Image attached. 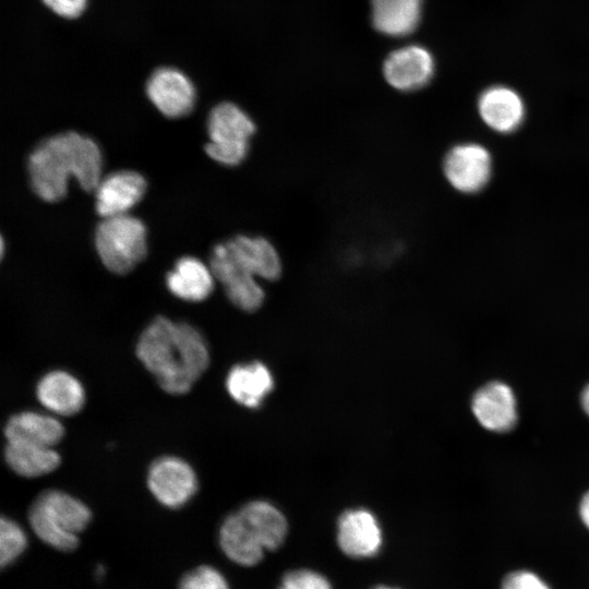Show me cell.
Here are the masks:
<instances>
[{
	"mask_svg": "<svg viewBox=\"0 0 589 589\" xmlns=\"http://www.w3.org/2000/svg\"><path fill=\"white\" fill-rule=\"evenodd\" d=\"M136 354L169 394L188 393L209 364L205 339L193 326L156 317L140 336Z\"/></svg>",
	"mask_w": 589,
	"mask_h": 589,
	"instance_id": "1",
	"label": "cell"
},
{
	"mask_svg": "<svg viewBox=\"0 0 589 589\" xmlns=\"http://www.w3.org/2000/svg\"><path fill=\"white\" fill-rule=\"evenodd\" d=\"M27 169L37 196L58 202L67 195L70 177L85 192H95L103 178V157L94 140L68 131L40 142L28 156Z\"/></svg>",
	"mask_w": 589,
	"mask_h": 589,
	"instance_id": "2",
	"label": "cell"
},
{
	"mask_svg": "<svg viewBox=\"0 0 589 589\" xmlns=\"http://www.w3.org/2000/svg\"><path fill=\"white\" fill-rule=\"evenodd\" d=\"M286 534L285 516L268 502L253 501L224 520L219 543L231 561L253 566L266 551L279 548Z\"/></svg>",
	"mask_w": 589,
	"mask_h": 589,
	"instance_id": "3",
	"label": "cell"
},
{
	"mask_svg": "<svg viewBox=\"0 0 589 589\" xmlns=\"http://www.w3.org/2000/svg\"><path fill=\"white\" fill-rule=\"evenodd\" d=\"M91 517L85 504L59 490L40 493L28 510V521L35 534L63 552L77 546V536L86 528Z\"/></svg>",
	"mask_w": 589,
	"mask_h": 589,
	"instance_id": "4",
	"label": "cell"
},
{
	"mask_svg": "<svg viewBox=\"0 0 589 589\" xmlns=\"http://www.w3.org/2000/svg\"><path fill=\"white\" fill-rule=\"evenodd\" d=\"M95 247L107 269L124 275L146 256L145 225L129 214L104 218L96 227Z\"/></svg>",
	"mask_w": 589,
	"mask_h": 589,
	"instance_id": "5",
	"label": "cell"
},
{
	"mask_svg": "<svg viewBox=\"0 0 589 589\" xmlns=\"http://www.w3.org/2000/svg\"><path fill=\"white\" fill-rule=\"evenodd\" d=\"M255 130L254 121L242 108L230 101L219 103L208 115L209 142L205 152L224 166H237L245 159Z\"/></svg>",
	"mask_w": 589,
	"mask_h": 589,
	"instance_id": "6",
	"label": "cell"
},
{
	"mask_svg": "<svg viewBox=\"0 0 589 589\" xmlns=\"http://www.w3.org/2000/svg\"><path fill=\"white\" fill-rule=\"evenodd\" d=\"M442 170L454 190L462 194H476L482 191L491 180L492 155L480 143H458L446 152Z\"/></svg>",
	"mask_w": 589,
	"mask_h": 589,
	"instance_id": "7",
	"label": "cell"
},
{
	"mask_svg": "<svg viewBox=\"0 0 589 589\" xmlns=\"http://www.w3.org/2000/svg\"><path fill=\"white\" fill-rule=\"evenodd\" d=\"M147 485L160 504L169 508H179L196 492L197 480L192 467L183 459L165 456L152 464Z\"/></svg>",
	"mask_w": 589,
	"mask_h": 589,
	"instance_id": "8",
	"label": "cell"
},
{
	"mask_svg": "<svg viewBox=\"0 0 589 589\" xmlns=\"http://www.w3.org/2000/svg\"><path fill=\"white\" fill-rule=\"evenodd\" d=\"M435 72L431 52L419 45H409L392 51L383 64L387 84L398 92L410 93L426 86Z\"/></svg>",
	"mask_w": 589,
	"mask_h": 589,
	"instance_id": "9",
	"label": "cell"
},
{
	"mask_svg": "<svg viewBox=\"0 0 589 589\" xmlns=\"http://www.w3.org/2000/svg\"><path fill=\"white\" fill-rule=\"evenodd\" d=\"M223 247L232 263L243 273L269 281L280 277L281 259L268 239L237 235L223 242Z\"/></svg>",
	"mask_w": 589,
	"mask_h": 589,
	"instance_id": "10",
	"label": "cell"
},
{
	"mask_svg": "<svg viewBox=\"0 0 589 589\" xmlns=\"http://www.w3.org/2000/svg\"><path fill=\"white\" fill-rule=\"evenodd\" d=\"M146 94L154 106L168 118L189 115L195 103V88L181 71L164 67L149 76Z\"/></svg>",
	"mask_w": 589,
	"mask_h": 589,
	"instance_id": "11",
	"label": "cell"
},
{
	"mask_svg": "<svg viewBox=\"0 0 589 589\" xmlns=\"http://www.w3.org/2000/svg\"><path fill=\"white\" fill-rule=\"evenodd\" d=\"M481 121L498 134H512L524 123L526 104L514 88L492 85L483 89L477 99Z\"/></svg>",
	"mask_w": 589,
	"mask_h": 589,
	"instance_id": "12",
	"label": "cell"
},
{
	"mask_svg": "<svg viewBox=\"0 0 589 589\" xmlns=\"http://www.w3.org/2000/svg\"><path fill=\"white\" fill-rule=\"evenodd\" d=\"M471 410L477 421L485 430L504 433L517 422V401L510 386L501 381H492L481 386L471 400Z\"/></svg>",
	"mask_w": 589,
	"mask_h": 589,
	"instance_id": "13",
	"label": "cell"
},
{
	"mask_svg": "<svg viewBox=\"0 0 589 589\" xmlns=\"http://www.w3.org/2000/svg\"><path fill=\"white\" fill-rule=\"evenodd\" d=\"M209 268L238 309L254 312L262 306L265 293L257 278L240 271L228 257L221 243L212 250Z\"/></svg>",
	"mask_w": 589,
	"mask_h": 589,
	"instance_id": "14",
	"label": "cell"
},
{
	"mask_svg": "<svg viewBox=\"0 0 589 589\" xmlns=\"http://www.w3.org/2000/svg\"><path fill=\"white\" fill-rule=\"evenodd\" d=\"M145 178L132 170H119L103 177L95 190L96 212L103 218L125 215L146 191Z\"/></svg>",
	"mask_w": 589,
	"mask_h": 589,
	"instance_id": "15",
	"label": "cell"
},
{
	"mask_svg": "<svg viewBox=\"0 0 589 589\" xmlns=\"http://www.w3.org/2000/svg\"><path fill=\"white\" fill-rule=\"evenodd\" d=\"M337 541L351 557L375 555L382 545V532L376 518L366 509L346 510L338 519Z\"/></svg>",
	"mask_w": 589,
	"mask_h": 589,
	"instance_id": "16",
	"label": "cell"
},
{
	"mask_svg": "<svg viewBox=\"0 0 589 589\" xmlns=\"http://www.w3.org/2000/svg\"><path fill=\"white\" fill-rule=\"evenodd\" d=\"M226 387L231 398L239 405L256 408L272 393L274 377L262 362L238 364L229 371Z\"/></svg>",
	"mask_w": 589,
	"mask_h": 589,
	"instance_id": "17",
	"label": "cell"
},
{
	"mask_svg": "<svg viewBox=\"0 0 589 589\" xmlns=\"http://www.w3.org/2000/svg\"><path fill=\"white\" fill-rule=\"evenodd\" d=\"M36 395L44 407L60 416L75 414L85 402L82 384L65 371H52L43 376Z\"/></svg>",
	"mask_w": 589,
	"mask_h": 589,
	"instance_id": "18",
	"label": "cell"
},
{
	"mask_svg": "<svg viewBox=\"0 0 589 589\" xmlns=\"http://www.w3.org/2000/svg\"><path fill=\"white\" fill-rule=\"evenodd\" d=\"M214 275L208 266L193 256L179 259L166 276L169 291L177 298L200 302L213 291Z\"/></svg>",
	"mask_w": 589,
	"mask_h": 589,
	"instance_id": "19",
	"label": "cell"
},
{
	"mask_svg": "<svg viewBox=\"0 0 589 589\" xmlns=\"http://www.w3.org/2000/svg\"><path fill=\"white\" fill-rule=\"evenodd\" d=\"M4 435L7 442H25L52 447L62 440L64 428L51 416L24 411L9 419Z\"/></svg>",
	"mask_w": 589,
	"mask_h": 589,
	"instance_id": "20",
	"label": "cell"
},
{
	"mask_svg": "<svg viewBox=\"0 0 589 589\" xmlns=\"http://www.w3.org/2000/svg\"><path fill=\"white\" fill-rule=\"evenodd\" d=\"M374 27L388 36L412 33L420 21L422 0H372Z\"/></svg>",
	"mask_w": 589,
	"mask_h": 589,
	"instance_id": "21",
	"label": "cell"
},
{
	"mask_svg": "<svg viewBox=\"0 0 589 589\" xmlns=\"http://www.w3.org/2000/svg\"><path fill=\"white\" fill-rule=\"evenodd\" d=\"M4 458L15 473L26 478L47 474L60 465L52 447L25 442H7Z\"/></svg>",
	"mask_w": 589,
	"mask_h": 589,
	"instance_id": "22",
	"label": "cell"
},
{
	"mask_svg": "<svg viewBox=\"0 0 589 589\" xmlns=\"http://www.w3.org/2000/svg\"><path fill=\"white\" fill-rule=\"evenodd\" d=\"M23 529L12 519L2 517L0 522V564L2 567L15 561L26 549Z\"/></svg>",
	"mask_w": 589,
	"mask_h": 589,
	"instance_id": "23",
	"label": "cell"
},
{
	"mask_svg": "<svg viewBox=\"0 0 589 589\" xmlns=\"http://www.w3.org/2000/svg\"><path fill=\"white\" fill-rule=\"evenodd\" d=\"M179 589H229V587L217 569L202 565L181 578Z\"/></svg>",
	"mask_w": 589,
	"mask_h": 589,
	"instance_id": "24",
	"label": "cell"
},
{
	"mask_svg": "<svg viewBox=\"0 0 589 589\" xmlns=\"http://www.w3.org/2000/svg\"><path fill=\"white\" fill-rule=\"evenodd\" d=\"M279 589H332V587L322 575L312 570L300 569L287 573Z\"/></svg>",
	"mask_w": 589,
	"mask_h": 589,
	"instance_id": "25",
	"label": "cell"
},
{
	"mask_svg": "<svg viewBox=\"0 0 589 589\" xmlns=\"http://www.w3.org/2000/svg\"><path fill=\"white\" fill-rule=\"evenodd\" d=\"M501 589H551L537 574L529 570L512 572L503 579Z\"/></svg>",
	"mask_w": 589,
	"mask_h": 589,
	"instance_id": "26",
	"label": "cell"
},
{
	"mask_svg": "<svg viewBox=\"0 0 589 589\" xmlns=\"http://www.w3.org/2000/svg\"><path fill=\"white\" fill-rule=\"evenodd\" d=\"M55 13L67 19H74L82 14L86 0H43Z\"/></svg>",
	"mask_w": 589,
	"mask_h": 589,
	"instance_id": "27",
	"label": "cell"
},
{
	"mask_svg": "<svg viewBox=\"0 0 589 589\" xmlns=\"http://www.w3.org/2000/svg\"><path fill=\"white\" fill-rule=\"evenodd\" d=\"M579 515L585 526L589 529V491L580 501Z\"/></svg>",
	"mask_w": 589,
	"mask_h": 589,
	"instance_id": "28",
	"label": "cell"
},
{
	"mask_svg": "<svg viewBox=\"0 0 589 589\" xmlns=\"http://www.w3.org/2000/svg\"><path fill=\"white\" fill-rule=\"evenodd\" d=\"M580 404L586 412V414L589 417V384L584 388L581 396H580Z\"/></svg>",
	"mask_w": 589,
	"mask_h": 589,
	"instance_id": "29",
	"label": "cell"
},
{
	"mask_svg": "<svg viewBox=\"0 0 589 589\" xmlns=\"http://www.w3.org/2000/svg\"><path fill=\"white\" fill-rule=\"evenodd\" d=\"M374 589H393V588H388V587L380 586V587H375Z\"/></svg>",
	"mask_w": 589,
	"mask_h": 589,
	"instance_id": "30",
	"label": "cell"
}]
</instances>
